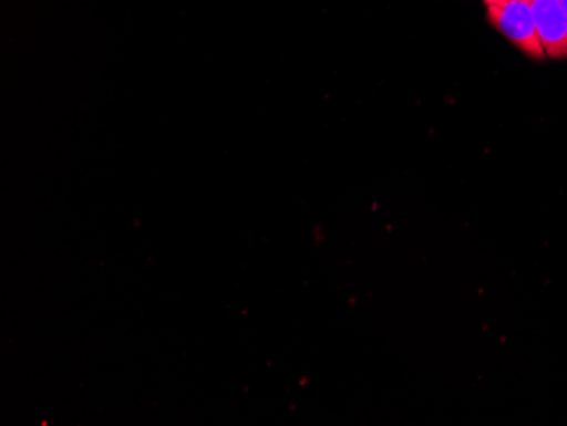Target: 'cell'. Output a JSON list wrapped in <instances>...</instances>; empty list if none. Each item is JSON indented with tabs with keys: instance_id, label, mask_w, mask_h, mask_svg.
I'll return each instance as SVG.
<instances>
[{
	"instance_id": "6da1fadb",
	"label": "cell",
	"mask_w": 567,
	"mask_h": 426,
	"mask_svg": "<svg viewBox=\"0 0 567 426\" xmlns=\"http://www.w3.org/2000/svg\"><path fill=\"white\" fill-rule=\"evenodd\" d=\"M487 4V19L493 27L530 59L546 56L535 30L530 0H484Z\"/></svg>"
},
{
	"instance_id": "7a4b0ae2",
	"label": "cell",
	"mask_w": 567,
	"mask_h": 426,
	"mask_svg": "<svg viewBox=\"0 0 567 426\" xmlns=\"http://www.w3.org/2000/svg\"><path fill=\"white\" fill-rule=\"evenodd\" d=\"M535 30L549 59H567V15L559 0H530Z\"/></svg>"
},
{
	"instance_id": "3957f363",
	"label": "cell",
	"mask_w": 567,
	"mask_h": 426,
	"mask_svg": "<svg viewBox=\"0 0 567 426\" xmlns=\"http://www.w3.org/2000/svg\"><path fill=\"white\" fill-rule=\"evenodd\" d=\"M560 6H563L564 12H566L567 15V0H559Z\"/></svg>"
}]
</instances>
